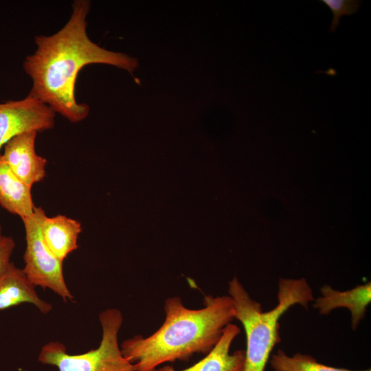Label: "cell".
Here are the masks:
<instances>
[{"label":"cell","mask_w":371,"mask_h":371,"mask_svg":"<svg viewBox=\"0 0 371 371\" xmlns=\"http://www.w3.org/2000/svg\"><path fill=\"white\" fill-rule=\"evenodd\" d=\"M65 25L49 36L34 37L35 52L27 56L23 68L32 80L28 95L48 106L72 123L85 120L89 106L78 103L75 87L78 72L89 64H106L131 74L138 60L124 53L109 51L93 43L87 32V16L91 9L87 0H75Z\"/></svg>","instance_id":"obj_1"},{"label":"cell","mask_w":371,"mask_h":371,"mask_svg":"<svg viewBox=\"0 0 371 371\" xmlns=\"http://www.w3.org/2000/svg\"><path fill=\"white\" fill-rule=\"evenodd\" d=\"M203 305L190 309L179 297L167 298L162 325L147 337L137 335L120 345L135 371H154L164 363L188 361L194 354H208L235 319L234 308L229 295H205Z\"/></svg>","instance_id":"obj_2"},{"label":"cell","mask_w":371,"mask_h":371,"mask_svg":"<svg viewBox=\"0 0 371 371\" xmlns=\"http://www.w3.org/2000/svg\"><path fill=\"white\" fill-rule=\"evenodd\" d=\"M228 293L233 300L234 317L242 324L246 335L244 371H265L273 348L281 341L279 320L282 315L295 304L308 309V304L315 300L304 278H280L278 304L265 312L236 276L229 281Z\"/></svg>","instance_id":"obj_3"},{"label":"cell","mask_w":371,"mask_h":371,"mask_svg":"<svg viewBox=\"0 0 371 371\" xmlns=\"http://www.w3.org/2000/svg\"><path fill=\"white\" fill-rule=\"evenodd\" d=\"M99 321L102 334L97 348L70 355L63 344L50 341L41 348L38 361L55 366L58 371H135L118 344V333L123 323L121 311L116 308H107L100 313Z\"/></svg>","instance_id":"obj_4"},{"label":"cell","mask_w":371,"mask_h":371,"mask_svg":"<svg viewBox=\"0 0 371 371\" xmlns=\"http://www.w3.org/2000/svg\"><path fill=\"white\" fill-rule=\"evenodd\" d=\"M45 216L41 207H35L32 215L21 218L26 241L23 270L34 286L49 289L65 301L73 300L74 296L65 280L63 262L49 250L42 236V224Z\"/></svg>","instance_id":"obj_5"},{"label":"cell","mask_w":371,"mask_h":371,"mask_svg":"<svg viewBox=\"0 0 371 371\" xmlns=\"http://www.w3.org/2000/svg\"><path fill=\"white\" fill-rule=\"evenodd\" d=\"M55 116L48 106L28 95L20 100L0 103V150L22 133H38L53 128Z\"/></svg>","instance_id":"obj_6"},{"label":"cell","mask_w":371,"mask_h":371,"mask_svg":"<svg viewBox=\"0 0 371 371\" xmlns=\"http://www.w3.org/2000/svg\"><path fill=\"white\" fill-rule=\"evenodd\" d=\"M38 132L22 133L3 146V157L12 171L23 182L32 186L43 180L47 160L35 150Z\"/></svg>","instance_id":"obj_7"},{"label":"cell","mask_w":371,"mask_h":371,"mask_svg":"<svg viewBox=\"0 0 371 371\" xmlns=\"http://www.w3.org/2000/svg\"><path fill=\"white\" fill-rule=\"evenodd\" d=\"M321 296L314 300L313 306L320 315H328L338 308H346L351 314V328L356 330L364 318L371 302L370 282L341 291L325 284L320 289Z\"/></svg>","instance_id":"obj_8"},{"label":"cell","mask_w":371,"mask_h":371,"mask_svg":"<svg viewBox=\"0 0 371 371\" xmlns=\"http://www.w3.org/2000/svg\"><path fill=\"white\" fill-rule=\"evenodd\" d=\"M240 333V328L231 323L225 327L214 348L193 366L177 370L166 365L154 371H244L245 351L238 350L230 353L232 344Z\"/></svg>","instance_id":"obj_9"},{"label":"cell","mask_w":371,"mask_h":371,"mask_svg":"<svg viewBox=\"0 0 371 371\" xmlns=\"http://www.w3.org/2000/svg\"><path fill=\"white\" fill-rule=\"evenodd\" d=\"M23 303L33 304L43 314L53 308L51 304L38 296L23 269L11 262L0 278V311Z\"/></svg>","instance_id":"obj_10"},{"label":"cell","mask_w":371,"mask_h":371,"mask_svg":"<svg viewBox=\"0 0 371 371\" xmlns=\"http://www.w3.org/2000/svg\"><path fill=\"white\" fill-rule=\"evenodd\" d=\"M0 205L21 218L34 213L32 186L21 181L10 168L0 153Z\"/></svg>","instance_id":"obj_11"},{"label":"cell","mask_w":371,"mask_h":371,"mask_svg":"<svg viewBox=\"0 0 371 371\" xmlns=\"http://www.w3.org/2000/svg\"><path fill=\"white\" fill-rule=\"evenodd\" d=\"M81 231L79 221L62 214L46 216L42 224V236L46 245L63 262L77 249Z\"/></svg>","instance_id":"obj_12"},{"label":"cell","mask_w":371,"mask_h":371,"mask_svg":"<svg viewBox=\"0 0 371 371\" xmlns=\"http://www.w3.org/2000/svg\"><path fill=\"white\" fill-rule=\"evenodd\" d=\"M269 362L274 371H371L370 369L352 370L328 366L311 355L297 352L289 356L280 349L271 356Z\"/></svg>","instance_id":"obj_13"},{"label":"cell","mask_w":371,"mask_h":371,"mask_svg":"<svg viewBox=\"0 0 371 371\" xmlns=\"http://www.w3.org/2000/svg\"><path fill=\"white\" fill-rule=\"evenodd\" d=\"M331 10L333 19L330 27V32H335L339 24V19L343 15H350L356 12L359 8V1L356 0H322Z\"/></svg>","instance_id":"obj_14"},{"label":"cell","mask_w":371,"mask_h":371,"mask_svg":"<svg viewBox=\"0 0 371 371\" xmlns=\"http://www.w3.org/2000/svg\"><path fill=\"white\" fill-rule=\"evenodd\" d=\"M14 248L15 242L11 236H3L1 237L0 239V278L11 263L10 258Z\"/></svg>","instance_id":"obj_15"},{"label":"cell","mask_w":371,"mask_h":371,"mask_svg":"<svg viewBox=\"0 0 371 371\" xmlns=\"http://www.w3.org/2000/svg\"><path fill=\"white\" fill-rule=\"evenodd\" d=\"M3 236V235L2 234V228H1V223H0V239L1 238V237H2Z\"/></svg>","instance_id":"obj_16"}]
</instances>
